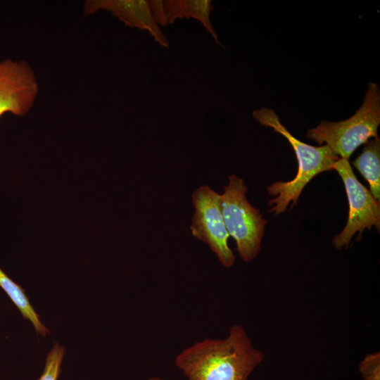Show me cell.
<instances>
[{"label": "cell", "mask_w": 380, "mask_h": 380, "mask_svg": "<svg viewBox=\"0 0 380 380\" xmlns=\"http://www.w3.org/2000/svg\"><path fill=\"white\" fill-rule=\"evenodd\" d=\"M264 357L244 327L234 324L224 338H208L184 348L175 365L186 380H248Z\"/></svg>", "instance_id": "6da1fadb"}, {"label": "cell", "mask_w": 380, "mask_h": 380, "mask_svg": "<svg viewBox=\"0 0 380 380\" xmlns=\"http://www.w3.org/2000/svg\"><path fill=\"white\" fill-rule=\"evenodd\" d=\"M253 116L262 125L271 127L283 135L293 147L298 160V172L293 179L277 182L267 187L268 194L276 196L268 202V205L272 206L270 212L279 215L286 210L290 203L292 206L297 203L303 189L315 176L332 170L333 165L340 158L327 144L313 146L294 137L272 109L255 110Z\"/></svg>", "instance_id": "7a4b0ae2"}, {"label": "cell", "mask_w": 380, "mask_h": 380, "mask_svg": "<svg viewBox=\"0 0 380 380\" xmlns=\"http://www.w3.org/2000/svg\"><path fill=\"white\" fill-rule=\"evenodd\" d=\"M380 124V92L369 82L363 103L355 113L340 122L322 121L307 132L306 137L319 144L326 143L341 158L348 160L355 150L370 138H378Z\"/></svg>", "instance_id": "3957f363"}, {"label": "cell", "mask_w": 380, "mask_h": 380, "mask_svg": "<svg viewBox=\"0 0 380 380\" xmlns=\"http://www.w3.org/2000/svg\"><path fill=\"white\" fill-rule=\"evenodd\" d=\"M244 181L232 175L224 192L218 195V205L229 236L236 242L239 255L246 262L254 260L260 251L267 220L247 200Z\"/></svg>", "instance_id": "277c9868"}, {"label": "cell", "mask_w": 380, "mask_h": 380, "mask_svg": "<svg viewBox=\"0 0 380 380\" xmlns=\"http://www.w3.org/2000/svg\"><path fill=\"white\" fill-rule=\"evenodd\" d=\"M340 175L346 191L349 213L347 223L332 243L336 248L348 246L356 232L360 235L364 229L380 228V203L356 178L348 160L339 158L332 167Z\"/></svg>", "instance_id": "5b68a950"}, {"label": "cell", "mask_w": 380, "mask_h": 380, "mask_svg": "<svg viewBox=\"0 0 380 380\" xmlns=\"http://www.w3.org/2000/svg\"><path fill=\"white\" fill-rule=\"evenodd\" d=\"M218 195L206 185L195 190L192 195L195 210L190 229L194 237L209 246L223 266L229 267L236 258L227 243L229 235L219 208Z\"/></svg>", "instance_id": "8992f818"}, {"label": "cell", "mask_w": 380, "mask_h": 380, "mask_svg": "<svg viewBox=\"0 0 380 380\" xmlns=\"http://www.w3.org/2000/svg\"><path fill=\"white\" fill-rule=\"evenodd\" d=\"M39 84L32 66L25 61H0V117L7 112L25 115L32 108Z\"/></svg>", "instance_id": "52a82bcc"}, {"label": "cell", "mask_w": 380, "mask_h": 380, "mask_svg": "<svg viewBox=\"0 0 380 380\" xmlns=\"http://www.w3.org/2000/svg\"><path fill=\"white\" fill-rule=\"evenodd\" d=\"M101 10L109 11L127 26L147 31L162 47H169V41L155 20L148 1L88 0L84 4L85 15Z\"/></svg>", "instance_id": "ba28073f"}, {"label": "cell", "mask_w": 380, "mask_h": 380, "mask_svg": "<svg viewBox=\"0 0 380 380\" xmlns=\"http://www.w3.org/2000/svg\"><path fill=\"white\" fill-rule=\"evenodd\" d=\"M163 7L167 25L177 19L194 18L199 21L220 44L218 35L210 20L213 6L210 0H166L163 1Z\"/></svg>", "instance_id": "9c48e42d"}, {"label": "cell", "mask_w": 380, "mask_h": 380, "mask_svg": "<svg viewBox=\"0 0 380 380\" xmlns=\"http://www.w3.org/2000/svg\"><path fill=\"white\" fill-rule=\"evenodd\" d=\"M353 166L368 182L370 192L378 201L380 198V139L368 141L362 152L352 162Z\"/></svg>", "instance_id": "30bf717a"}, {"label": "cell", "mask_w": 380, "mask_h": 380, "mask_svg": "<svg viewBox=\"0 0 380 380\" xmlns=\"http://www.w3.org/2000/svg\"><path fill=\"white\" fill-rule=\"evenodd\" d=\"M0 287L20 312L22 316L32 324L38 334L45 336L49 333V329L42 322L38 314L30 303L25 290L12 280L1 268Z\"/></svg>", "instance_id": "8fae6325"}, {"label": "cell", "mask_w": 380, "mask_h": 380, "mask_svg": "<svg viewBox=\"0 0 380 380\" xmlns=\"http://www.w3.org/2000/svg\"><path fill=\"white\" fill-rule=\"evenodd\" d=\"M64 355V347L55 343L46 355L44 369L37 380H58Z\"/></svg>", "instance_id": "7c38bea8"}, {"label": "cell", "mask_w": 380, "mask_h": 380, "mask_svg": "<svg viewBox=\"0 0 380 380\" xmlns=\"http://www.w3.org/2000/svg\"><path fill=\"white\" fill-rule=\"evenodd\" d=\"M359 372L364 380H380L379 352L367 354L359 365Z\"/></svg>", "instance_id": "4fadbf2b"}, {"label": "cell", "mask_w": 380, "mask_h": 380, "mask_svg": "<svg viewBox=\"0 0 380 380\" xmlns=\"http://www.w3.org/2000/svg\"><path fill=\"white\" fill-rule=\"evenodd\" d=\"M148 4L153 16L158 25L161 26L167 25L164 11L163 1L151 0L148 1Z\"/></svg>", "instance_id": "5bb4252c"}, {"label": "cell", "mask_w": 380, "mask_h": 380, "mask_svg": "<svg viewBox=\"0 0 380 380\" xmlns=\"http://www.w3.org/2000/svg\"><path fill=\"white\" fill-rule=\"evenodd\" d=\"M148 380H170V379H165L160 378L158 376H151Z\"/></svg>", "instance_id": "9a60e30c"}]
</instances>
